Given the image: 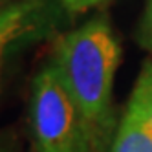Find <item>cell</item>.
I'll return each mask as SVG.
<instances>
[{
  "label": "cell",
  "mask_w": 152,
  "mask_h": 152,
  "mask_svg": "<svg viewBox=\"0 0 152 152\" xmlns=\"http://www.w3.org/2000/svg\"><path fill=\"white\" fill-rule=\"evenodd\" d=\"M119 62L121 46L103 15L64 33L53 46L50 62L101 152L110 147L117 130L112 90Z\"/></svg>",
  "instance_id": "6da1fadb"
},
{
  "label": "cell",
  "mask_w": 152,
  "mask_h": 152,
  "mask_svg": "<svg viewBox=\"0 0 152 152\" xmlns=\"http://www.w3.org/2000/svg\"><path fill=\"white\" fill-rule=\"evenodd\" d=\"M29 119L35 152H101L50 64L33 79Z\"/></svg>",
  "instance_id": "7a4b0ae2"
},
{
  "label": "cell",
  "mask_w": 152,
  "mask_h": 152,
  "mask_svg": "<svg viewBox=\"0 0 152 152\" xmlns=\"http://www.w3.org/2000/svg\"><path fill=\"white\" fill-rule=\"evenodd\" d=\"M53 0H22L0 9V55L15 42L44 35L53 24Z\"/></svg>",
  "instance_id": "3957f363"
},
{
  "label": "cell",
  "mask_w": 152,
  "mask_h": 152,
  "mask_svg": "<svg viewBox=\"0 0 152 152\" xmlns=\"http://www.w3.org/2000/svg\"><path fill=\"white\" fill-rule=\"evenodd\" d=\"M110 152H152V132L136 115L125 112L110 143Z\"/></svg>",
  "instance_id": "277c9868"
},
{
  "label": "cell",
  "mask_w": 152,
  "mask_h": 152,
  "mask_svg": "<svg viewBox=\"0 0 152 152\" xmlns=\"http://www.w3.org/2000/svg\"><path fill=\"white\" fill-rule=\"evenodd\" d=\"M126 112L136 115L152 132V61H147L137 75Z\"/></svg>",
  "instance_id": "5b68a950"
},
{
  "label": "cell",
  "mask_w": 152,
  "mask_h": 152,
  "mask_svg": "<svg viewBox=\"0 0 152 152\" xmlns=\"http://www.w3.org/2000/svg\"><path fill=\"white\" fill-rule=\"evenodd\" d=\"M57 2L68 15H81L97 6H103L108 0H57Z\"/></svg>",
  "instance_id": "8992f818"
},
{
  "label": "cell",
  "mask_w": 152,
  "mask_h": 152,
  "mask_svg": "<svg viewBox=\"0 0 152 152\" xmlns=\"http://www.w3.org/2000/svg\"><path fill=\"white\" fill-rule=\"evenodd\" d=\"M139 42L143 48L152 51V0H147L143 20H141L139 26Z\"/></svg>",
  "instance_id": "52a82bcc"
},
{
  "label": "cell",
  "mask_w": 152,
  "mask_h": 152,
  "mask_svg": "<svg viewBox=\"0 0 152 152\" xmlns=\"http://www.w3.org/2000/svg\"><path fill=\"white\" fill-rule=\"evenodd\" d=\"M18 2H22V0H0V9L9 7V6H13V4H18Z\"/></svg>",
  "instance_id": "ba28073f"
},
{
  "label": "cell",
  "mask_w": 152,
  "mask_h": 152,
  "mask_svg": "<svg viewBox=\"0 0 152 152\" xmlns=\"http://www.w3.org/2000/svg\"><path fill=\"white\" fill-rule=\"evenodd\" d=\"M0 62H2V55H0Z\"/></svg>",
  "instance_id": "9c48e42d"
},
{
  "label": "cell",
  "mask_w": 152,
  "mask_h": 152,
  "mask_svg": "<svg viewBox=\"0 0 152 152\" xmlns=\"http://www.w3.org/2000/svg\"><path fill=\"white\" fill-rule=\"evenodd\" d=\"M0 152H2V148H0Z\"/></svg>",
  "instance_id": "30bf717a"
}]
</instances>
